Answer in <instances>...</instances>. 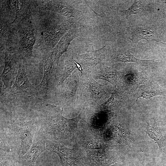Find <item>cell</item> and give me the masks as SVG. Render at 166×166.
<instances>
[{
	"label": "cell",
	"mask_w": 166,
	"mask_h": 166,
	"mask_svg": "<svg viewBox=\"0 0 166 166\" xmlns=\"http://www.w3.org/2000/svg\"><path fill=\"white\" fill-rule=\"evenodd\" d=\"M44 114L42 128L47 140L59 142L65 146L75 147L78 124L81 118V113L73 118H67L62 115V108L48 105Z\"/></svg>",
	"instance_id": "obj_1"
},
{
	"label": "cell",
	"mask_w": 166,
	"mask_h": 166,
	"mask_svg": "<svg viewBox=\"0 0 166 166\" xmlns=\"http://www.w3.org/2000/svg\"><path fill=\"white\" fill-rule=\"evenodd\" d=\"M81 114L82 121L79 126L101 137L106 127L116 115L114 113L107 112L105 109L99 110L96 107L86 109L83 114Z\"/></svg>",
	"instance_id": "obj_2"
},
{
	"label": "cell",
	"mask_w": 166,
	"mask_h": 166,
	"mask_svg": "<svg viewBox=\"0 0 166 166\" xmlns=\"http://www.w3.org/2000/svg\"><path fill=\"white\" fill-rule=\"evenodd\" d=\"M105 85L97 82L90 74H84L80 77L79 85L81 99L101 104L108 95L104 88Z\"/></svg>",
	"instance_id": "obj_3"
},
{
	"label": "cell",
	"mask_w": 166,
	"mask_h": 166,
	"mask_svg": "<svg viewBox=\"0 0 166 166\" xmlns=\"http://www.w3.org/2000/svg\"><path fill=\"white\" fill-rule=\"evenodd\" d=\"M77 146L83 151L112 148L109 140L78 125L76 139Z\"/></svg>",
	"instance_id": "obj_4"
},
{
	"label": "cell",
	"mask_w": 166,
	"mask_h": 166,
	"mask_svg": "<svg viewBox=\"0 0 166 166\" xmlns=\"http://www.w3.org/2000/svg\"><path fill=\"white\" fill-rule=\"evenodd\" d=\"M112 148L84 151L89 166H110L118 162L119 158Z\"/></svg>",
	"instance_id": "obj_5"
},
{
	"label": "cell",
	"mask_w": 166,
	"mask_h": 166,
	"mask_svg": "<svg viewBox=\"0 0 166 166\" xmlns=\"http://www.w3.org/2000/svg\"><path fill=\"white\" fill-rule=\"evenodd\" d=\"M105 45L103 47L81 54L75 55V61L82 66L86 73L90 74L96 66L102 63L108 51Z\"/></svg>",
	"instance_id": "obj_6"
},
{
	"label": "cell",
	"mask_w": 166,
	"mask_h": 166,
	"mask_svg": "<svg viewBox=\"0 0 166 166\" xmlns=\"http://www.w3.org/2000/svg\"><path fill=\"white\" fill-rule=\"evenodd\" d=\"M46 149L56 153L60 158V166L78 157L84 156V151L77 145L72 148L59 142L45 140Z\"/></svg>",
	"instance_id": "obj_7"
},
{
	"label": "cell",
	"mask_w": 166,
	"mask_h": 166,
	"mask_svg": "<svg viewBox=\"0 0 166 166\" xmlns=\"http://www.w3.org/2000/svg\"><path fill=\"white\" fill-rule=\"evenodd\" d=\"M9 93L12 95L26 93L36 97L39 95L36 88L31 84L27 76L23 61H20L18 74Z\"/></svg>",
	"instance_id": "obj_8"
},
{
	"label": "cell",
	"mask_w": 166,
	"mask_h": 166,
	"mask_svg": "<svg viewBox=\"0 0 166 166\" xmlns=\"http://www.w3.org/2000/svg\"><path fill=\"white\" fill-rule=\"evenodd\" d=\"M36 127L33 120L20 122L18 126V134L21 142L19 157L26 153L33 144V136Z\"/></svg>",
	"instance_id": "obj_9"
},
{
	"label": "cell",
	"mask_w": 166,
	"mask_h": 166,
	"mask_svg": "<svg viewBox=\"0 0 166 166\" xmlns=\"http://www.w3.org/2000/svg\"><path fill=\"white\" fill-rule=\"evenodd\" d=\"M145 130L150 137L157 144L160 152H166V124L152 119L147 122Z\"/></svg>",
	"instance_id": "obj_10"
},
{
	"label": "cell",
	"mask_w": 166,
	"mask_h": 166,
	"mask_svg": "<svg viewBox=\"0 0 166 166\" xmlns=\"http://www.w3.org/2000/svg\"><path fill=\"white\" fill-rule=\"evenodd\" d=\"M78 73L72 74L61 84L60 91L61 98L65 105L74 104L76 100V92L78 87L80 77Z\"/></svg>",
	"instance_id": "obj_11"
},
{
	"label": "cell",
	"mask_w": 166,
	"mask_h": 166,
	"mask_svg": "<svg viewBox=\"0 0 166 166\" xmlns=\"http://www.w3.org/2000/svg\"><path fill=\"white\" fill-rule=\"evenodd\" d=\"M90 74L94 79L106 80L115 88L123 79L124 76L123 72L118 71L114 68L107 66L102 63L99 64Z\"/></svg>",
	"instance_id": "obj_12"
},
{
	"label": "cell",
	"mask_w": 166,
	"mask_h": 166,
	"mask_svg": "<svg viewBox=\"0 0 166 166\" xmlns=\"http://www.w3.org/2000/svg\"><path fill=\"white\" fill-rule=\"evenodd\" d=\"M53 50L42 56L44 69L43 76L41 83L36 87L39 94L42 96L46 95L48 89L49 84L52 76L54 63L53 58Z\"/></svg>",
	"instance_id": "obj_13"
},
{
	"label": "cell",
	"mask_w": 166,
	"mask_h": 166,
	"mask_svg": "<svg viewBox=\"0 0 166 166\" xmlns=\"http://www.w3.org/2000/svg\"><path fill=\"white\" fill-rule=\"evenodd\" d=\"M46 10L55 11L76 21L80 18L83 12L79 10L64 0L50 1L44 4Z\"/></svg>",
	"instance_id": "obj_14"
},
{
	"label": "cell",
	"mask_w": 166,
	"mask_h": 166,
	"mask_svg": "<svg viewBox=\"0 0 166 166\" xmlns=\"http://www.w3.org/2000/svg\"><path fill=\"white\" fill-rule=\"evenodd\" d=\"M80 29L74 23L68 31L60 39L53 49V59L54 63L57 65L61 57L67 50L72 41L80 35Z\"/></svg>",
	"instance_id": "obj_15"
},
{
	"label": "cell",
	"mask_w": 166,
	"mask_h": 166,
	"mask_svg": "<svg viewBox=\"0 0 166 166\" xmlns=\"http://www.w3.org/2000/svg\"><path fill=\"white\" fill-rule=\"evenodd\" d=\"M15 71V62L14 58L10 53L6 52L4 68L1 76V90L2 92H10L14 82Z\"/></svg>",
	"instance_id": "obj_16"
},
{
	"label": "cell",
	"mask_w": 166,
	"mask_h": 166,
	"mask_svg": "<svg viewBox=\"0 0 166 166\" xmlns=\"http://www.w3.org/2000/svg\"><path fill=\"white\" fill-rule=\"evenodd\" d=\"M125 33L128 39L136 43L142 39L157 42L161 41L157 34L148 27L130 26L126 28Z\"/></svg>",
	"instance_id": "obj_17"
},
{
	"label": "cell",
	"mask_w": 166,
	"mask_h": 166,
	"mask_svg": "<svg viewBox=\"0 0 166 166\" xmlns=\"http://www.w3.org/2000/svg\"><path fill=\"white\" fill-rule=\"evenodd\" d=\"M112 121L106 127L102 137L107 140L116 142L120 144H127L128 134L124 127L119 122H112Z\"/></svg>",
	"instance_id": "obj_18"
},
{
	"label": "cell",
	"mask_w": 166,
	"mask_h": 166,
	"mask_svg": "<svg viewBox=\"0 0 166 166\" xmlns=\"http://www.w3.org/2000/svg\"><path fill=\"white\" fill-rule=\"evenodd\" d=\"M109 60L111 63L132 62L141 66L152 65L155 61L154 59L145 60L137 58L131 53L128 50L124 48L112 52L110 56Z\"/></svg>",
	"instance_id": "obj_19"
},
{
	"label": "cell",
	"mask_w": 166,
	"mask_h": 166,
	"mask_svg": "<svg viewBox=\"0 0 166 166\" xmlns=\"http://www.w3.org/2000/svg\"><path fill=\"white\" fill-rule=\"evenodd\" d=\"M46 149L45 141L44 140L34 142L29 150L19 157V166H34L38 156Z\"/></svg>",
	"instance_id": "obj_20"
},
{
	"label": "cell",
	"mask_w": 166,
	"mask_h": 166,
	"mask_svg": "<svg viewBox=\"0 0 166 166\" xmlns=\"http://www.w3.org/2000/svg\"><path fill=\"white\" fill-rule=\"evenodd\" d=\"M136 95V101L140 97L150 99L156 96L166 97V89L157 84L152 82L141 86L138 89Z\"/></svg>",
	"instance_id": "obj_21"
},
{
	"label": "cell",
	"mask_w": 166,
	"mask_h": 166,
	"mask_svg": "<svg viewBox=\"0 0 166 166\" xmlns=\"http://www.w3.org/2000/svg\"><path fill=\"white\" fill-rule=\"evenodd\" d=\"M73 57V56L71 59L68 61L67 63L58 71L56 76L59 85L62 84L76 68H77L81 72L80 76L82 75L83 69L81 65L75 61Z\"/></svg>",
	"instance_id": "obj_22"
},
{
	"label": "cell",
	"mask_w": 166,
	"mask_h": 166,
	"mask_svg": "<svg viewBox=\"0 0 166 166\" xmlns=\"http://www.w3.org/2000/svg\"><path fill=\"white\" fill-rule=\"evenodd\" d=\"M123 100L124 97L122 93L116 87L107 101L99 105L96 108L99 110L110 109L117 110L121 107Z\"/></svg>",
	"instance_id": "obj_23"
},
{
	"label": "cell",
	"mask_w": 166,
	"mask_h": 166,
	"mask_svg": "<svg viewBox=\"0 0 166 166\" xmlns=\"http://www.w3.org/2000/svg\"><path fill=\"white\" fill-rule=\"evenodd\" d=\"M35 42V38L33 31H26L21 37L20 45L22 51L25 55L31 56Z\"/></svg>",
	"instance_id": "obj_24"
},
{
	"label": "cell",
	"mask_w": 166,
	"mask_h": 166,
	"mask_svg": "<svg viewBox=\"0 0 166 166\" xmlns=\"http://www.w3.org/2000/svg\"><path fill=\"white\" fill-rule=\"evenodd\" d=\"M125 81L133 85L137 86L146 82L149 79L147 72L143 70L138 73L129 74L124 77Z\"/></svg>",
	"instance_id": "obj_25"
},
{
	"label": "cell",
	"mask_w": 166,
	"mask_h": 166,
	"mask_svg": "<svg viewBox=\"0 0 166 166\" xmlns=\"http://www.w3.org/2000/svg\"><path fill=\"white\" fill-rule=\"evenodd\" d=\"M144 5V4L142 1H135L129 8L122 11L121 13L123 15L128 18L132 14L139 13L143 9Z\"/></svg>",
	"instance_id": "obj_26"
},
{
	"label": "cell",
	"mask_w": 166,
	"mask_h": 166,
	"mask_svg": "<svg viewBox=\"0 0 166 166\" xmlns=\"http://www.w3.org/2000/svg\"><path fill=\"white\" fill-rule=\"evenodd\" d=\"M88 162L86 157L84 156L78 157L67 162L60 166H88Z\"/></svg>",
	"instance_id": "obj_27"
},
{
	"label": "cell",
	"mask_w": 166,
	"mask_h": 166,
	"mask_svg": "<svg viewBox=\"0 0 166 166\" xmlns=\"http://www.w3.org/2000/svg\"><path fill=\"white\" fill-rule=\"evenodd\" d=\"M0 166H14V164L11 159L7 157L1 155Z\"/></svg>",
	"instance_id": "obj_28"
},
{
	"label": "cell",
	"mask_w": 166,
	"mask_h": 166,
	"mask_svg": "<svg viewBox=\"0 0 166 166\" xmlns=\"http://www.w3.org/2000/svg\"><path fill=\"white\" fill-rule=\"evenodd\" d=\"M158 44L160 46H162L163 47L166 48V43L163 42L161 41L160 42H157Z\"/></svg>",
	"instance_id": "obj_29"
},
{
	"label": "cell",
	"mask_w": 166,
	"mask_h": 166,
	"mask_svg": "<svg viewBox=\"0 0 166 166\" xmlns=\"http://www.w3.org/2000/svg\"><path fill=\"white\" fill-rule=\"evenodd\" d=\"M110 166H123L121 164L118 162Z\"/></svg>",
	"instance_id": "obj_30"
}]
</instances>
